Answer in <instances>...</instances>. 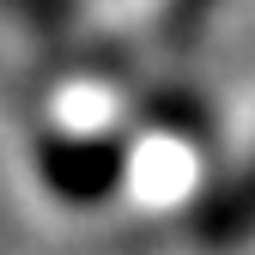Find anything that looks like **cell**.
<instances>
[{
  "mask_svg": "<svg viewBox=\"0 0 255 255\" xmlns=\"http://www.w3.org/2000/svg\"><path fill=\"white\" fill-rule=\"evenodd\" d=\"M37 164H43L49 195L73 201V207H98L128 176V140H116V134H49L37 146Z\"/></svg>",
  "mask_w": 255,
  "mask_h": 255,
  "instance_id": "cell-1",
  "label": "cell"
},
{
  "mask_svg": "<svg viewBox=\"0 0 255 255\" xmlns=\"http://www.w3.org/2000/svg\"><path fill=\"white\" fill-rule=\"evenodd\" d=\"M195 243L213 249V255H225V249H243L255 243V158L225 182V188H213V195L195 207Z\"/></svg>",
  "mask_w": 255,
  "mask_h": 255,
  "instance_id": "cell-2",
  "label": "cell"
},
{
  "mask_svg": "<svg viewBox=\"0 0 255 255\" xmlns=\"http://www.w3.org/2000/svg\"><path fill=\"white\" fill-rule=\"evenodd\" d=\"M213 6H219V0H170V6H164V37L182 49V43H195V30L213 18Z\"/></svg>",
  "mask_w": 255,
  "mask_h": 255,
  "instance_id": "cell-3",
  "label": "cell"
}]
</instances>
